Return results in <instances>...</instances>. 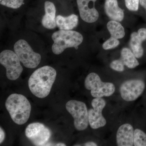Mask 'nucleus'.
<instances>
[{
  "mask_svg": "<svg viewBox=\"0 0 146 146\" xmlns=\"http://www.w3.org/2000/svg\"><path fill=\"white\" fill-rule=\"evenodd\" d=\"M56 76V71L50 66L47 65L38 68L29 78L30 90L39 98H46L49 94Z\"/></svg>",
  "mask_w": 146,
  "mask_h": 146,
  "instance_id": "obj_1",
  "label": "nucleus"
},
{
  "mask_svg": "<svg viewBox=\"0 0 146 146\" xmlns=\"http://www.w3.org/2000/svg\"><path fill=\"white\" fill-rule=\"evenodd\" d=\"M5 107L11 118L17 124H24L29 120L31 106L25 96L17 94H11L6 101Z\"/></svg>",
  "mask_w": 146,
  "mask_h": 146,
  "instance_id": "obj_2",
  "label": "nucleus"
},
{
  "mask_svg": "<svg viewBox=\"0 0 146 146\" xmlns=\"http://www.w3.org/2000/svg\"><path fill=\"white\" fill-rule=\"evenodd\" d=\"M53 41L52 50L55 54H61L66 49L74 48L78 49L83 41V36L78 32L60 30L55 32L52 35Z\"/></svg>",
  "mask_w": 146,
  "mask_h": 146,
  "instance_id": "obj_3",
  "label": "nucleus"
},
{
  "mask_svg": "<svg viewBox=\"0 0 146 146\" xmlns=\"http://www.w3.org/2000/svg\"><path fill=\"white\" fill-rule=\"evenodd\" d=\"M84 86L88 90H91V94L94 98L109 97L115 91V85L111 82H103L96 73H90L84 81Z\"/></svg>",
  "mask_w": 146,
  "mask_h": 146,
  "instance_id": "obj_4",
  "label": "nucleus"
},
{
  "mask_svg": "<svg viewBox=\"0 0 146 146\" xmlns=\"http://www.w3.org/2000/svg\"><path fill=\"white\" fill-rule=\"evenodd\" d=\"M14 52L18 56L21 63L26 68H36L41 62V55L35 52L26 40H18L14 45Z\"/></svg>",
  "mask_w": 146,
  "mask_h": 146,
  "instance_id": "obj_5",
  "label": "nucleus"
},
{
  "mask_svg": "<svg viewBox=\"0 0 146 146\" xmlns=\"http://www.w3.org/2000/svg\"><path fill=\"white\" fill-rule=\"evenodd\" d=\"M67 111L74 119V125L78 131L86 129L89 124L88 110L83 102L71 100L66 104Z\"/></svg>",
  "mask_w": 146,
  "mask_h": 146,
  "instance_id": "obj_6",
  "label": "nucleus"
},
{
  "mask_svg": "<svg viewBox=\"0 0 146 146\" xmlns=\"http://www.w3.org/2000/svg\"><path fill=\"white\" fill-rule=\"evenodd\" d=\"M0 63L6 70V76L9 80L18 79L23 72L21 61L16 53L9 50L3 51L0 54Z\"/></svg>",
  "mask_w": 146,
  "mask_h": 146,
  "instance_id": "obj_7",
  "label": "nucleus"
},
{
  "mask_svg": "<svg viewBox=\"0 0 146 146\" xmlns=\"http://www.w3.org/2000/svg\"><path fill=\"white\" fill-rule=\"evenodd\" d=\"M25 135L35 146H45L51 136V131L43 124L31 123L25 129Z\"/></svg>",
  "mask_w": 146,
  "mask_h": 146,
  "instance_id": "obj_8",
  "label": "nucleus"
},
{
  "mask_svg": "<svg viewBox=\"0 0 146 146\" xmlns=\"http://www.w3.org/2000/svg\"><path fill=\"white\" fill-rule=\"evenodd\" d=\"M145 87L143 80L132 79L123 82L120 87L119 91L122 98L126 102H132L142 95Z\"/></svg>",
  "mask_w": 146,
  "mask_h": 146,
  "instance_id": "obj_9",
  "label": "nucleus"
},
{
  "mask_svg": "<svg viewBox=\"0 0 146 146\" xmlns=\"http://www.w3.org/2000/svg\"><path fill=\"white\" fill-rule=\"evenodd\" d=\"M93 108L88 110L89 124L93 129L103 127L106 121L102 115V111L106 106V102L102 98H95L91 102Z\"/></svg>",
  "mask_w": 146,
  "mask_h": 146,
  "instance_id": "obj_10",
  "label": "nucleus"
},
{
  "mask_svg": "<svg viewBox=\"0 0 146 146\" xmlns=\"http://www.w3.org/2000/svg\"><path fill=\"white\" fill-rule=\"evenodd\" d=\"M97 0H76L79 12L81 19L84 22L92 23L96 22L99 13L95 8Z\"/></svg>",
  "mask_w": 146,
  "mask_h": 146,
  "instance_id": "obj_11",
  "label": "nucleus"
},
{
  "mask_svg": "<svg viewBox=\"0 0 146 146\" xmlns=\"http://www.w3.org/2000/svg\"><path fill=\"white\" fill-rule=\"evenodd\" d=\"M134 131L133 127L129 124H124L120 126L116 134L117 146H133Z\"/></svg>",
  "mask_w": 146,
  "mask_h": 146,
  "instance_id": "obj_12",
  "label": "nucleus"
},
{
  "mask_svg": "<svg viewBox=\"0 0 146 146\" xmlns=\"http://www.w3.org/2000/svg\"><path fill=\"white\" fill-rule=\"evenodd\" d=\"M45 14L42 20V25L49 29L55 28L57 26L56 21V9L53 3L46 1L44 3Z\"/></svg>",
  "mask_w": 146,
  "mask_h": 146,
  "instance_id": "obj_13",
  "label": "nucleus"
},
{
  "mask_svg": "<svg viewBox=\"0 0 146 146\" xmlns=\"http://www.w3.org/2000/svg\"><path fill=\"white\" fill-rule=\"evenodd\" d=\"M104 9L106 15L111 20L120 22L123 20L124 13L118 5L117 0H106Z\"/></svg>",
  "mask_w": 146,
  "mask_h": 146,
  "instance_id": "obj_14",
  "label": "nucleus"
},
{
  "mask_svg": "<svg viewBox=\"0 0 146 146\" xmlns=\"http://www.w3.org/2000/svg\"><path fill=\"white\" fill-rule=\"evenodd\" d=\"M56 25L60 30H71L76 27L78 23V16L71 14L67 17L58 15L56 18Z\"/></svg>",
  "mask_w": 146,
  "mask_h": 146,
  "instance_id": "obj_15",
  "label": "nucleus"
},
{
  "mask_svg": "<svg viewBox=\"0 0 146 146\" xmlns=\"http://www.w3.org/2000/svg\"><path fill=\"white\" fill-rule=\"evenodd\" d=\"M120 60L124 65L129 69H133L139 65L135 55L131 50L127 48H123L121 50Z\"/></svg>",
  "mask_w": 146,
  "mask_h": 146,
  "instance_id": "obj_16",
  "label": "nucleus"
},
{
  "mask_svg": "<svg viewBox=\"0 0 146 146\" xmlns=\"http://www.w3.org/2000/svg\"><path fill=\"white\" fill-rule=\"evenodd\" d=\"M143 42L137 32L131 33L129 41V46L136 58H141L143 55L144 49L142 46Z\"/></svg>",
  "mask_w": 146,
  "mask_h": 146,
  "instance_id": "obj_17",
  "label": "nucleus"
},
{
  "mask_svg": "<svg viewBox=\"0 0 146 146\" xmlns=\"http://www.w3.org/2000/svg\"><path fill=\"white\" fill-rule=\"evenodd\" d=\"M107 28L111 36L116 39H122L125 33V29L118 21H110L108 23Z\"/></svg>",
  "mask_w": 146,
  "mask_h": 146,
  "instance_id": "obj_18",
  "label": "nucleus"
},
{
  "mask_svg": "<svg viewBox=\"0 0 146 146\" xmlns=\"http://www.w3.org/2000/svg\"><path fill=\"white\" fill-rule=\"evenodd\" d=\"M133 146H146V133L139 129L134 130Z\"/></svg>",
  "mask_w": 146,
  "mask_h": 146,
  "instance_id": "obj_19",
  "label": "nucleus"
},
{
  "mask_svg": "<svg viewBox=\"0 0 146 146\" xmlns=\"http://www.w3.org/2000/svg\"><path fill=\"white\" fill-rule=\"evenodd\" d=\"M24 0H0V3L9 8L17 9L24 3Z\"/></svg>",
  "mask_w": 146,
  "mask_h": 146,
  "instance_id": "obj_20",
  "label": "nucleus"
},
{
  "mask_svg": "<svg viewBox=\"0 0 146 146\" xmlns=\"http://www.w3.org/2000/svg\"><path fill=\"white\" fill-rule=\"evenodd\" d=\"M120 44L118 39L111 36L105 41L102 45V48L105 50H108L115 48Z\"/></svg>",
  "mask_w": 146,
  "mask_h": 146,
  "instance_id": "obj_21",
  "label": "nucleus"
},
{
  "mask_svg": "<svg viewBox=\"0 0 146 146\" xmlns=\"http://www.w3.org/2000/svg\"><path fill=\"white\" fill-rule=\"evenodd\" d=\"M125 65L120 59L113 60L110 65V67L114 70L122 72L124 70Z\"/></svg>",
  "mask_w": 146,
  "mask_h": 146,
  "instance_id": "obj_22",
  "label": "nucleus"
},
{
  "mask_svg": "<svg viewBox=\"0 0 146 146\" xmlns=\"http://www.w3.org/2000/svg\"><path fill=\"white\" fill-rule=\"evenodd\" d=\"M125 2L129 10L133 11L138 10L140 0H125Z\"/></svg>",
  "mask_w": 146,
  "mask_h": 146,
  "instance_id": "obj_23",
  "label": "nucleus"
},
{
  "mask_svg": "<svg viewBox=\"0 0 146 146\" xmlns=\"http://www.w3.org/2000/svg\"><path fill=\"white\" fill-rule=\"evenodd\" d=\"M137 33L143 42L146 40V29L141 28L138 30Z\"/></svg>",
  "mask_w": 146,
  "mask_h": 146,
  "instance_id": "obj_24",
  "label": "nucleus"
},
{
  "mask_svg": "<svg viewBox=\"0 0 146 146\" xmlns=\"http://www.w3.org/2000/svg\"><path fill=\"white\" fill-rule=\"evenodd\" d=\"M5 136V133L4 131L1 127H0V143L1 144L4 141Z\"/></svg>",
  "mask_w": 146,
  "mask_h": 146,
  "instance_id": "obj_25",
  "label": "nucleus"
},
{
  "mask_svg": "<svg viewBox=\"0 0 146 146\" xmlns=\"http://www.w3.org/2000/svg\"><path fill=\"white\" fill-rule=\"evenodd\" d=\"M84 145L86 146H98V145L94 142H88L85 143Z\"/></svg>",
  "mask_w": 146,
  "mask_h": 146,
  "instance_id": "obj_26",
  "label": "nucleus"
},
{
  "mask_svg": "<svg viewBox=\"0 0 146 146\" xmlns=\"http://www.w3.org/2000/svg\"><path fill=\"white\" fill-rule=\"evenodd\" d=\"M140 4L146 11V0H140Z\"/></svg>",
  "mask_w": 146,
  "mask_h": 146,
  "instance_id": "obj_27",
  "label": "nucleus"
},
{
  "mask_svg": "<svg viewBox=\"0 0 146 146\" xmlns=\"http://www.w3.org/2000/svg\"><path fill=\"white\" fill-rule=\"evenodd\" d=\"M56 146H66V145H65V144L61 143H60L56 144Z\"/></svg>",
  "mask_w": 146,
  "mask_h": 146,
  "instance_id": "obj_28",
  "label": "nucleus"
}]
</instances>
